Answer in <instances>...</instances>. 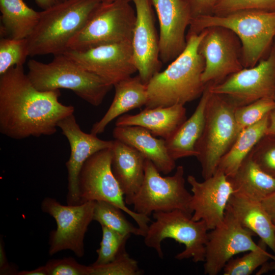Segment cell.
I'll use <instances>...</instances> for the list:
<instances>
[{"label":"cell","mask_w":275,"mask_h":275,"mask_svg":"<svg viewBox=\"0 0 275 275\" xmlns=\"http://www.w3.org/2000/svg\"><path fill=\"white\" fill-rule=\"evenodd\" d=\"M111 168L124 195L126 204L130 203L144 178L145 157L130 145L115 139L112 147Z\"/></svg>","instance_id":"20"},{"label":"cell","mask_w":275,"mask_h":275,"mask_svg":"<svg viewBox=\"0 0 275 275\" xmlns=\"http://www.w3.org/2000/svg\"><path fill=\"white\" fill-rule=\"evenodd\" d=\"M136 19L130 2L100 3L68 49L85 51L99 46L131 42Z\"/></svg>","instance_id":"8"},{"label":"cell","mask_w":275,"mask_h":275,"mask_svg":"<svg viewBox=\"0 0 275 275\" xmlns=\"http://www.w3.org/2000/svg\"><path fill=\"white\" fill-rule=\"evenodd\" d=\"M1 38L27 39L39 21L40 12L23 0H0Z\"/></svg>","instance_id":"27"},{"label":"cell","mask_w":275,"mask_h":275,"mask_svg":"<svg viewBox=\"0 0 275 275\" xmlns=\"http://www.w3.org/2000/svg\"><path fill=\"white\" fill-rule=\"evenodd\" d=\"M60 90L41 91L33 85L23 65L0 75V132L12 139L49 136L74 108L59 101Z\"/></svg>","instance_id":"1"},{"label":"cell","mask_w":275,"mask_h":275,"mask_svg":"<svg viewBox=\"0 0 275 275\" xmlns=\"http://www.w3.org/2000/svg\"><path fill=\"white\" fill-rule=\"evenodd\" d=\"M261 204L272 220H275V191L264 199Z\"/></svg>","instance_id":"40"},{"label":"cell","mask_w":275,"mask_h":275,"mask_svg":"<svg viewBox=\"0 0 275 275\" xmlns=\"http://www.w3.org/2000/svg\"><path fill=\"white\" fill-rule=\"evenodd\" d=\"M95 201L77 205H62L56 199L46 197L42 201V211L51 216L57 229L50 232L48 253L51 256L64 250H70L78 258L85 255L84 239L93 221Z\"/></svg>","instance_id":"11"},{"label":"cell","mask_w":275,"mask_h":275,"mask_svg":"<svg viewBox=\"0 0 275 275\" xmlns=\"http://www.w3.org/2000/svg\"><path fill=\"white\" fill-rule=\"evenodd\" d=\"M45 265L48 275H89V266L79 264L72 257L51 259Z\"/></svg>","instance_id":"37"},{"label":"cell","mask_w":275,"mask_h":275,"mask_svg":"<svg viewBox=\"0 0 275 275\" xmlns=\"http://www.w3.org/2000/svg\"><path fill=\"white\" fill-rule=\"evenodd\" d=\"M113 136L141 153L160 173L167 175L175 168L176 160L169 154L165 140L155 138L147 129L138 126H116Z\"/></svg>","instance_id":"21"},{"label":"cell","mask_w":275,"mask_h":275,"mask_svg":"<svg viewBox=\"0 0 275 275\" xmlns=\"http://www.w3.org/2000/svg\"><path fill=\"white\" fill-rule=\"evenodd\" d=\"M102 236L100 247L96 250L98 257L92 264L102 265L114 260L124 250L130 234H124L101 226Z\"/></svg>","instance_id":"33"},{"label":"cell","mask_w":275,"mask_h":275,"mask_svg":"<svg viewBox=\"0 0 275 275\" xmlns=\"http://www.w3.org/2000/svg\"><path fill=\"white\" fill-rule=\"evenodd\" d=\"M235 108L224 97L211 92L203 130L195 146L196 157L200 163L204 179L214 174L222 157L238 135Z\"/></svg>","instance_id":"6"},{"label":"cell","mask_w":275,"mask_h":275,"mask_svg":"<svg viewBox=\"0 0 275 275\" xmlns=\"http://www.w3.org/2000/svg\"><path fill=\"white\" fill-rule=\"evenodd\" d=\"M159 26V58L162 63L171 62L186 46V30L193 19L185 0H151Z\"/></svg>","instance_id":"18"},{"label":"cell","mask_w":275,"mask_h":275,"mask_svg":"<svg viewBox=\"0 0 275 275\" xmlns=\"http://www.w3.org/2000/svg\"><path fill=\"white\" fill-rule=\"evenodd\" d=\"M155 219L144 236L146 246L155 250L162 258V242L171 238L184 244V250L175 258L179 260L191 258L195 262H204L208 229L203 221H194L192 215L180 210L157 212L153 214Z\"/></svg>","instance_id":"7"},{"label":"cell","mask_w":275,"mask_h":275,"mask_svg":"<svg viewBox=\"0 0 275 275\" xmlns=\"http://www.w3.org/2000/svg\"><path fill=\"white\" fill-rule=\"evenodd\" d=\"M16 275H48V272L45 265H44L31 270L18 271Z\"/></svg>","instance_id":"42"},{"label":"cell","mask_w":275,"mask_h":275,"mask_svg":"<svg viewBox=\"0 0 275 275\" xmlns=\"http://www.w3.org/2000/svg\"><path fill=\"white\" fill-rule=\"evenodd\" d=\"M100 1V2H102V3H110V2H115V1H128V2H131V0H99Z\"/></svg>","instance_id":"45"},{"label":"cell","mask_w":275,"mask_h":275,"mask_svg":"<svg viewBox=\"0 0 275 275\" xmlns=\"http://www.w3.org/2000/svg\"><path fill=\"white\" fill-rule=\"evenodd\" d=\"M187 180L193 193L190 204L191 218L203 221L208 230L213 229L224 220L229 199L234 193L227 176L216 170L202 182L191 175Z\"/></svg>","instance_id":"17"},{"label":"cell","mask_w":275,"mask_h":275,"mask_svg":"<svg viewBox=\"0 0 275 275\" xmlns=\"http://www.w3.org/2000/svg\"><path fill=\"white\" fill-rule=\"evenodd\" d=\"M255 234L243 227L226 208L223 222L208 232L205 246L204 274L217 275L227 263L238 254L257 249Z\"/></svg>","instance_id":"14"},{"label":"cell","mask_w":275,"mask_h":275,"mask_svg":"<svg viewBox=\"0 0 275 275\" xmlns=\"http://www.w3.org/2000/svg\"><path fill=\"white\" fill-rule=\"evenodd\" d=\"M63 53L112 86L137 72L131 42L104 45L81 51L67 49Z\"/></svg>","instance_id":"15"},{"label":"cell","mask_w":275,"mask_h":275,"mask_svg":"<svg viewBox=\"0 0 275 275\" xmlns=\"http://www.w3.org/2000/svg\"><path fill=\"white\" fill-rule=\"evenodd\" d=\"M143 183L130 203L133 211L149 216L157 212L180 210L192 215V195L186 189L184 169L178 166L174 174L163 177L154 164L146 159Z\"/></svg>","instance_id":"9"},{"label":"cell","mask_w":275,"mask_h":275,"mask_svg":"<svg viewBox=\"0 0 275 275\" xmlns=\"http://www.w3.org/2000/svg\"><path fill=\"white\" fill-rule=\"evenodd\" d=\"M210 85L211 84H207L192 115L186 119L168 139L164 140L169 154L175 160L196 156L195 146L204 126L206 107L211 93Z\"/></svg>","instance_id":"25"},{"label":"cell","mask_w":275,"mask_h":275,"mask_svg":"<svg viewBox=\"0 0 275 275\" xmlns=\"http://www.w3.org/2000/svg\"><path fill=\"white\" fill-rule=\"evenodd\" d=\"M227 179L234 193L258 201L275 191V177L261 169L249 154Z\"/></svg>","instance_id":"26"},{"label":"cell","mask_w":275,"mask_h":275,"mask_svg":"<svg viewBox=\"0 0 275 275\" xmlns=\"http://www.w3.org/2000/svg\"><path fill=\"white\" fill-rule=\"evenodd\" d=\"M269 114L257 123L242 130L221 159L216 170L227 177L234 174L259 141L265 135Z\"/></svg>","instance_id":"28"},{"label":"cell","mask_w":275,"mask_h":275,"mask_svg":"<svg viewBox=\"0 0 275 275\" xmlns=\"http://www.w3.org/2000/svg\"><path fill=\"white\" fill-rule=\"evenodd\" d=\"M64 0H35L37 6L42 10L47 9L62 2Z\"/></svg>","instance_id":"43"},{"label":"cell","mask_w":275,"mask_h":275,"mask_svg":"<svg viewBox=\"0 0 275 275\" xmlns=\"http://www.w3.org/2000/svg\"><path fill=\"white\" fill-rule=\"evenodd\" d=\"M18 271L13 265H11L8 260L6 253L4 249V243L3 237L0 240V274L16 275Z\"/></svg>","instance_id":"39"},{"label":"cell","mask_w":275,"mask_h":275,"mask_svg":"<svg viewBox=\"0 0 275 275\" xmlns=\"http://www.w3.org/2000/svg\"><path fill=\"white\" fill-rule=\"evenodd\" d=\"M259 247L248 251L241 257L231 258L223 268L224 275H250L268 260H275V255L266 251V243L262 240L258 242Z\"/></svg>","instance_id":"30"},{"label":"cell","mask_w":275,"mask_h":275,"mask_svg":"<svg viewBox=\"0 0 275 275\" xmlns=\"http://www.w3.org/2000/svg\"><path fill=\"white\" fill-rule=\"evenodd\" d=\"M62 134L67 138L70 145V154L66 162L67 170L68 205L80 204L78 190V177L86 161L94 153L111 148L113 141L100 139L97 135L84 132L77 123L74 114L61 120L58 124Z\"/></svg>","instance_id":"19"},{"label":"cell","mask_w":275,"mask_h":275,"mask_svg":"<svg viewBox=\"0 0 275 275\" xmlns=\"http://www.w3.org/2000/svg\"><path fill=\"white\" fill-rule=\"evenodd\" d=\"M204 34L188 31L184 50L147 83L145 108L184 105L201 96L207 85L202 80L205 62L198 48Z\"/></svg>","instance_id":"2"},{"label":"cell","mask_w":275,"mask_h":275,"mask_svg":"<svg viewBox=\"0 0 275 275\" xmlns=\"http://www.w3.org/2000/svg\"><path fill=\"white\" fill-rule=\"evenodd\" d=\"M273 224H274V226H275V220H273Z\"/></svg>","instance_id":"46"},{"label":"cell","mask_w":275,"mask_h":275,"mask_svg":"<svg viewBox=\"0 0 275 275\" xmlns=\"http://www.w3.org/2000/svg\"><path fill=\"white\" fill-rule=\"evenodd\" d=\"M275 108V100L264 98L248 105L236 107L234 118L239 133L245 128L257 123Z\"/></svg>","instance_id":"32"},{"label":"cell","mask_w":275,"mask_h":275,"mask_svg":"<svg viewBox=\"0 0 275 275\" xmlns=\"http://www.w3.org/2000/svg\"><path fill=\"white\" fill-rule=\"evenodd\" d=\"M89 275H140L138 262L123 250L113 261L102 265H89Z\"/></svg>","instance_id":"34"},{"label":"cell","mask_w":275,"mask_h":275,"mask_svg":"<svg viewBox=\"0 0 275 275\" xmlns=\"http://www.w3.org/2000/svg\"><path fill=\"white\" fill-rule=\"evenodd\" d=\"M29 56L27 39H0V75L17 65H23Z\"/></svg>","instance_id":"31"},{"label":"cell","mask_w":275,"mask_h":275,"mask_svg":"<svg viewBox=\"0 0 275 275\" xmlns=\"http://www.w3.org/2000/svg\"><path fill=\"white\" fill-rule=\"evenodd\" d=\"M111 148L94 153L83 164L77 181L80 203L103 201L114 204L133 218L146 233L149 216L136 213L126 206L124 195L112 170Z\"/></svg>","instance_id":"10"},{"label":"cell","mask_w":275,"mask_h":275,"mask_svg":"<svg viewBox=\"0 0 275 275\" xmlns=\"http://www.w3.org/2000/svg\"><path fill=\"white\" fill-rule=\"evenodd\" d=\"M187 4L193 19L201 16L211 14L218 0H185Z\"/></svg>","instance_id":"38"},{"label":"cell","mask_w":275,"mask_h":275,"mask_svg":"<svg viewBox=\"0 0 275 275\" xmlns=\"http://www.w3.org/2000/svg\"><path fill=\"white\" fill-rule=\"evenodd\" d=\"M227 209L243 227L259 236L275 255V226L261 202L234 193Z\"/></svg>","instance_id":"23"},{"label":"cell","mask_w":275,"mask_h":275,"mask_svg":"<svg viewBox=\"0 0 275 275\" xmlns=\"http://www.w3.org/2000/svg\"><path fill=\"white\" fill-rule=\"evenodd\" d=\"M113 87V100L102 118L93 125L91 133L94 134H101L113 120L128 111L145 106L147 102V85L139 75L126 78Z\"/></svg>","instance_id":"24"},{"label":"cell","mask_w":275,"mask_h":275,"mask_svg":"<svg viewBox=\"0 0 275 275\" xmlns=\"http://www.w3.org/2000/svg\"><path fill=\"white\" fill-rule=\"evenodd\" d=\"M136 19L131 40L133 57L139 75L146 84L159 72V35L155 25L151 0H131Z\"/></svg>","instance_id":"16"},{"label":"cell","mask_w":275,"mask_h":275,"mask_svg":"<svg viewBox=\"0 0 275 275\" xmlns=\"http://www.w3.org/2000/svg\"><path fill=\"white\" fill-rule=\"evenodd\" d=\"M249 154L261 169L275 177V136L264 135Z\"/></svg>","instance_id":"35"},{"label":"cell","mask_w":275,"mask_h":275,"mask_svg":"<svg viewBox=\"0 0 275 275\" xmlns=\"http://www.w3.org/2000/svg\"><path fill=\"white\" fill-rule=\"evenodd\" d=\"M212 26L228 28L238 36L243 67L250 68L264 59L274 42L275 11L243 10L201 16L192 19L188 32L199 33Z\"/></svg>","instance_id":"4"},{"label":"cell","mask_w":275,"mask_h":275,"mask_svg":"<svg viewBox=\"0 0 275 275\" xmlns=\"http://www.w3.org/2000/svg\"><path fill=\"white\" fill-rule=\"evenodd\" d=\"M27 75L34 86L41 91L68 89L94 106L100 105L112 86L61 53L47 63L31 59Z\"/></svg>","instance_id":"5"},{"label":"cell","mask_w":275,"mask_h":275,"mask_svg":"<svg viewBox=\"0 0 275 275\" xmlns=\"http://www.w3.org/2000/svg\"><path fill=\"white\" fill-rule=\"evenodd\" d=\"M243 10L275 11V0H218L211 14L224 15Z\"/></svg>","instance_id":"36"},{"label":"cell","mask_w":275,"mask_h":275,"mask_svg":"<svg viewBox=\"0 0 275 275\" xmlns=\"http://www.w3.org/2000/svg\"><path fill=\"white\" fill-rule=\"evenodd\" d=\"M210 89L235 107L264 98L275 100V42L266 58L255 66L243 68L219 84H211Z\"/></svg>","instance_id":"12"},{"label":"cell","mask_w":275,"mask_h":275,"mask_svg":"<svg viewBox=\"0 0 275 275\" xmlns=\"http://www.w3.org/2000/svg\"><path fill=\"white\" fill-rule=\"evenodd\" d=\"M100 3L99 0H64L40 11L38 24L27 38L29 56L65 52L70 41L84 28Z\"/></svg>","instance_id":"3"},{"label":"cell","mask_w":275,"mask_h":275,"mask_svg":"<svg viewBox=\"0 0 275 275\" xmlns=\"http://www.w3.org/2000/svg\"><path fill=\"white\" fill-rule=\"evenodd\" d=\"M187 119L183 105L145 108L135 115L124 114L117 118L116 126H138L155 136L168 139Z\"/></svg>","instance_id":"22"},{"label":"cell","mask_w":275,"mask_h":275,"mask_svg":"<svg viewBox=\"0 0 275 275\" xmlns=\"http://www.w3.org/2000/svg\"><path fill=\"white\" fill-rule=\"evenodd\" d=\"M265 135L275 136V108L269 114L268 123Z\"/></svg>","instance_id":"41"},{"label":"cell","mask_w":275,"mask_h":275,"mask_svg":"<svg viewBox=\"0 0 275 275\" xmlns=\"http://www.w3.org/2000/svg\"><path fill=\"white\" fill-rule=\"evenodd\" d=\"M123 212L121 209L114 204L103 201H95L93 221L98 222L101 226L122 234L144 237L145 232L129 222Z\"/></svg>","instance_id":"29"},{"label":"cell","mask_w":275,"mask_h":275,"mask_svg":"<svg viewBox=\"0 0 275 275\" xmlns=\"http://www.w3.org/2000/svg\"><path fill=\"white\" fill-rule=\"evenodd\" d=\"M261 269L258 273L260 274L262 273H264L268 271V270H272L274 272L275 274V260H272V261L269 264H267V262L262 266Z\"/></svg>","instance_id":"44"},{"label":"cell","mask_w":275,"mask_h":275,"mask_svg":"<svg viewBox=\"0 0 275 275\" xmlns=\"http://www.w3.org/2000/svg\"><path fill=\"white\" fill-rule=\"evenodd\" d=\"M204 30L198 48L205 62L202 80L205 85H215L244 68L242 45L238 36L228 28L212 26Z\"/></svg>","instance_id":"13"}]
</instances>
